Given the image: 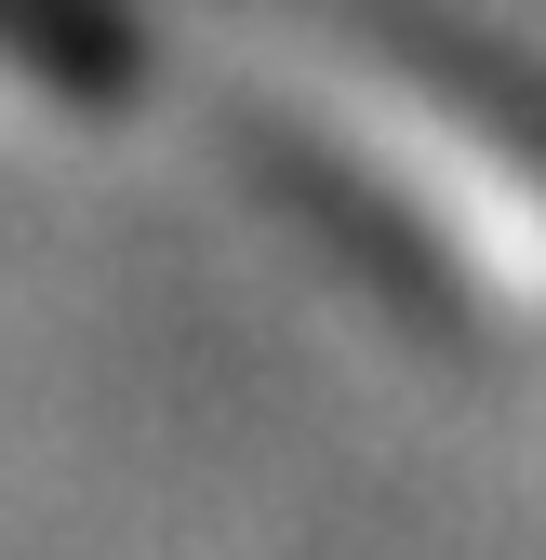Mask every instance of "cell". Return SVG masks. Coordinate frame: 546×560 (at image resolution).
<instances>
[{
    "label": "cell",
    "mask_w": 546,
    "mask_h": 560,
    "mask_svg": "<svg viewBox=\"0 0 546 560\" xmlns=\"http://www.w3.org/2000/svg\"><path fill=\"white\" fill-rule=\"evenodd\" d=\"M0 67L67 94V107H120L147 81V27L120 0H0Z\"/></svg>",
    "instance_id": "cell-2"
},
{
    "label": "cell",
    "mask_w": 546,
    "mask_h": 560,
    "mask_svg": "<svg viewBox=\"0 0 546 560\" xmlns=\"http://www.w3.org/2000/svg\"><path fill=\"white\" fill-rule=\"evenodd\" d=\"M253 14L266 27H307L320 54H347L360 81H400L414 107H440L453 133H480L494 161L546 174V81L507 40H480L466 14H440V0H253Z\"/></svg>",
    "instance_id": "cell-1"
}]
</instances>
